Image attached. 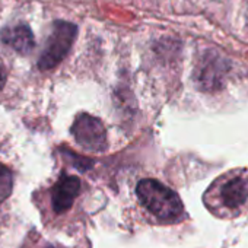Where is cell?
<instances>
[{"label":"cell","mask_w":248,"mask_h":248,"mask_svg":"<svg viewBox=\"0 0 248 248\" xmlns=\"http://www.w3.org/2000/svg\"><path fill=\"white\" fill-rule=\"evenodd\" d=\"M76 34L78 28L75 24L67 21H56L46 40L43 53L38 60V67L41 70H51L60 64L69 54Z\"/></svg>","instance_id":"obj_2"},{"label":"cell","mask_w":248,"mask_h":248,"mask_svg":"<svg viewBox=\"0 0 248 248\" xmlns=\"http://www.w3.org/2000/svg\"><path fill=\"white\" fill-rule=\"evenodd\" d=\"M6 78H8V75H6V70H5V67L0 66V91H2V89L5 88Z\"/></svg>","instance_id":"obj_9"},{"label":"cell","mask_w":248,"mask_h":248,"mask_svg":"<svg viewBox=\"0 0 248 248\" xmlns=\"http://www.w3.org/2000/svg\"><path fill=\"white\" fill-rule=\"evenodd\" d=\"M12 188H14L12 171L6 165L0 164V204L11 196Z\"/></svg>","instance_id":"obj_7"},{"label":"cell","mask_w":248,"mask_h":248,"mask_svg":"<svg viewBox=\"0 0 248 248\" xmlns=\"http://www.w3.org/2000/svg\"><path fill=\"white\" fill-rule=\"evenodd\" d=\"M72 135L76 143L89 152H104L108 148L107 130L99 118L91 114H79L72 126Z\"/></svg>","instance_id":"obj_3"},{"label":"cell","mask_w":248,"mask_h":248,"mask_svg":"<svg viewBox=\"0 0 248 248\" xmlns=\"http://www.w3.org/2000/svg\"><path fill=\"white\" fill-rule=\"evenodd\" d=\"M64 155H66L67 158H70L72 165H73V167H76V168H78V170H80V171H88V170L92 167V164H93L91 159L83 158V156H78L76 154L69 152V151H66V152H64Z\"/></svg>","instance_id":"obj_8"},{"label":"cell","mask_w":248,"mask_h":248,"mask_svg":"<svg viewBox=\"0 0 248 248\" xmlns=\"http://www.w3.org/2000/svg\"><path fill=\"white\" fill-rule=\"evenodd\" d=\"M80 193V180L73 175L62 174L51 190V206L56 213L69 210Z\"/></svg>","instance_id":"obj_5"},{"label":"cell","mask_w":248,"mask_h":248,"mask_svg":"<svg viewBox=\"0 0 248 248\" xmlns=\"http://www.w3.org/2000/svg\"><path fill=\"white\" fill-rule=\"evenodd\" d=\"M136 194L140 203L162 222H178L184 213V206L178 194L156 180H142L136 187Z\"/></svg>","instance_id":"obj_1"},{"label":"cell","mask_w":248,"mask_h":248,"mask_svg":"<svg viewBox=\"0 0 248 248\" xmlns=\"http://www.w3.org/2000/svg\"><path fill=\"white\" fill-rule=\"evenodd\" d=\"M217 200L229 212L239 210L248 202V177L236 175L222 183L217 190Z\"/></svg>","instance_id":"obj_4"},{"label":"cell","mask_w":248,"mask_h":248,"mask_svg":"<svg viewBox=\"0 0 248 248\" xmlns=\"http://www.w3.org/2000/svg\"><path fill=\"white\" fill-rule=\"evenodd\" d=\"M0 38L6 46L21 54H30L35 47L34 34L27 24H16L3 28L0 31Z\"/></svg>","instance_id":"obj_6"},{"label":"cell","mask_w":248,"mask_h":248,"mask_svg":"<svg viewBox=\"0 0 248 248\" xmlns=\"http://www.w3.org/2000/svg\"><path fill=\"white\" fill-rule=\"evenodd\" d=\"M48 248H56V247H48Z\"/></svg>","instance_id":"obj_10"}]
</instances>
